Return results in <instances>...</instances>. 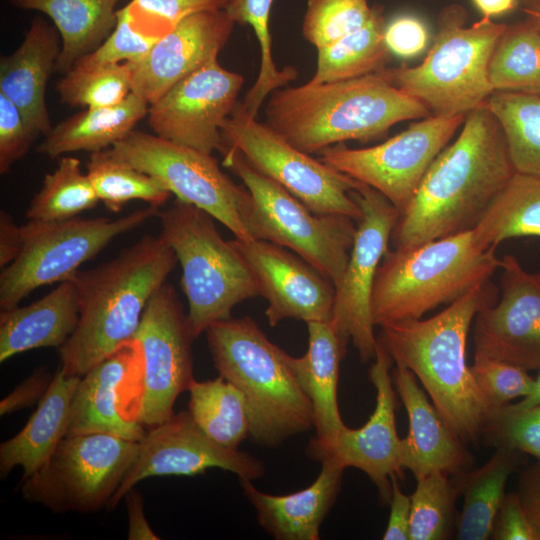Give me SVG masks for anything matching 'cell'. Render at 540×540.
<instances>
[{"label":"cell","instance_id":"obj_1","mask_svg":"<svg viewBox=\"0 0 540 540\" xmlns=\"http://www.w3.org/2000/svg\"><path fill=\"white\" fill-rule=\"evenodd\" d=\"M515 172L503 129L485 102L466 114L460 134L438 154L399 215L394 249L473 229Z\"/></svg>","mask_w":540,"mask_h":540},{"label":"cell","instance_id":"obj_2","mask_svg":"<svg viewBox=\"0 0 540 540\" xmlns=\"http://www.w3.org/2000/svg\"><path fill=\"white\" fill-rule=\"evenodd\" d=\"M495 300L487 282L430 318L380 326L378 339L393 362L412 371L444 422L465 443L482 440L494 413L467 365L466 346L477 313Z\"/></svg>","mask_w":540,"mask_h":540},{"label":"cell","instance_id":"obj_3","mask_svg":"<svg viewBox=\"0 0 540 540\" xmlns=\"http://www.w3.org/2000/svg\"><path fill=\"white\" fill-rule=\"evenodd\" d=\"M177 257L161 236L145 235L115 258L72 277L79 302L74 333L58 348L60 367L82 377L134 338L153 294Z\"/></svg>","mask_w":540,"mask_h":540},{"label":"cell","instance_id":"obj_4","mask_svg":"<svg viewBox=\"0 0 540 540\" xmlns=\"http://www.w3.org/2000/svg\"><path fill=\"white\" fill-rule=\"evenodd\" d=\"M265 114L267 125L309 154L377 138L399 122L432 115L399 89L385 68L348 80L279 88L270 94Z\"/></svg>","mask_w":540,"mask_h":540},{"label":"cell","instance_id":"obj_5","mask_svg":"<svg viewBox=\"0 0 540 540\" xmlns=\"http://www.w3.org/2000/svg\"><path fill=\"white\" fill-rule=\"evenodd\" d=\"M219 375L245 396L250 435L275 448L314 427L311 401L297 382L288 355L248 316L228 317L205 331Z\"/></svg>","mask_w":540,"mask_h":540},{"label":"cell","instance_id":"obj_6","mask_svg":"<svg viewBox=\"0 0 540 540\" xmlns=\"http://www.w3.org/2000/svg\"><path fill=\"white\" fill-rule=\"evenodd\" d=\"M496 248H485L473 230L408 249L388 251L373 285L371 311L376 326L420 319L489 282L500 268Z\"/></svg>","mask_w":540,"mask_h":540},{"label":"cell","instance_id":"obj_7","mask_svg":"<svg viewBox=\"0 0 540 540\" xmlns=\"http://www.w3.org/2000/svg\"><path fill=\"white\" fill-rule=\"evenodd\" d=\"M157 217L160 234L182 268L181 286L193 340L212 323L230 317L234 306L260 295L251 267L232 240L221 236L211 215L176 198Z\"/></svg>","mask_w":540,"mask_h":540},{"label":"cell","instance_id":"obj_8","mask_svg":"<svg viewBox=\"0 0 540 540\" xmlns=\"http://www.w3.org/2000/svg\"><path fill=\"white\" fill-rule=\"evenodd\" d=\"M460 4L441 9L433 45L417 66L385 69L403 92L424 104L432 115H466L494 92L488 77L493 48L506 24L483 17L467 26Z\"/></svg>","mask_w":540,"mask_h":540},{"label":"cell","instance_id":"obj_9","mask_svg":"<svg viewBox=\"0 0 540 540\" xmlns=\"http://www.w3.org/2000/svg\"><path fill=\"white\" fill-rule=\"evenodd\" d=\"M223 165L235 173L252 197L247 228L253 239L295 252L336 287L346 269L356 227L338 214H316L284 187L259 172L243 154L224 144Z\"/></svg>","mask_w":540,"mask_h":540},{"label":"cell","instance_id":"obj_10","mask_svg":"<svg viewBox=\"0 0 540 540\" xmlns=\"http://www.w3.org/2000/svg\"><path fill=\"white\" fill-rule=\"evenodd\" d=\"M158 212L159 208L149 206L117 219L29 220L21 225L20 253L0 274L1 310L18 306L41 286L72 279L84 262L113 239L139 227Z\"/></svg>","mask_w":540,"mask_h":540},{"label":"cell","instance_id":"obj_11","mask_svg":"<svg viewBox=\"0 0 540 540\" xmlns=\"http://www.w3.org/2000/svg\"><path fill=\"white\" fill-rule=\"evenodd\" d=\"M138 447L105 433L65 436L44 466L22 480L21 495L54 513L96 512L108 506Z\"/></svg>","mask_w":540,"mask_h":540},{"label":"cell","instance_id":"obj_12","mask_svg":"<svg viewBox=\"0 0 540 540\" xmlns=\"http://www.w3.org/2000/svg\"><path fill=\"white\" fill-rule=\"evenodd\" d=\"M114 155L158 180L177 199L207 212L242 241L252 197L223 173L212 154L132 130L111 148Z\"/></svg>","mask_w":540,"mask_h":540},{"label":"cell","instance_id":"obj_13","mask_svg":"<svg viewBox=\"0 0 540 540\" xmlns=\"http://www.w3.org/2000/svg\"><path fill=\"white\" fill-rule=\"evenodd\" d=\"M225 145L240 151L259 172L271 178L316 214H338L357 222L361 208L350 191L354 179L293 146L238 102L221 127Z\"/></svg>","mask_w":540,"mask_h":540},{"label":"cell","instance_id":"obj_14","mask_svg":"<svg viewBox=\"0 0 540 540\" xmlns=\"http://www.w3.org/2000/svg\"><path fill=\"white\" fill-rule=\"evenodd\" d=\"M142 353V370L132 407L144 427H154L173 414L177 397L194 380L187 314L175 289L163 284L150 298L134 335Z\"/></svg>","mask_w":540,"mask_h":540},{"label":"cell","instance_id":"obj_15","mask_svg":"<svg viewBox=\"0 0 540 540\" xmlns=\"http://www.w3.org/2000/svg\"><path fill=\"white\" fill-rule=\"evenodd\" d=\"M465 117L430 115L372 147L352 149L341 143L327 147L320 151V160L380 192L400 215Z\"/></svg>","mask_w":540,"mask_h":540},{"label":"cell","instance_id":"obj_16","mask_svg":"<svg viewBox=\"0 0 540 540\" xmlns=\"http://www.w3.org/2000/svg\"><path fill=\"white\" fill-rule=\"evenodd\" d=\"M350 194L362 215L346 269L335 287L330 323L345 341H352L360 359L366 362L374 358L378 344L371 311L373 285L399 212L380 192L355 179Z\"/></svg>","mask_w":540,"mask_h":540},{"label":"cell","instance_id":"obj_17","mask_svg":"<svg viewBox=\"0 0 540 540\" xmlns=\"http://www.w3.org/2000/svg\"><path fill=\"white\" fill-rule=\"evenodd\" d=\"M243 82L241 74L213 59L149 104V126L175 144L207 154L221 151V127L238 104Z\"/></svg>","mask_w":540,"mask_h":540},{"label":"cell","instance_id":"obj_18","mask_svg":"<svg viewBox=\"0 0 540 540\" xmlns=\"http://www.w3.org/2000/svg\"><path fill=\"white\" fill-rule=\"evenodd\" d=\"M209 468H220L239 479L256 480L265 473L264 464L247 452L224 447L209 438L189 411L173 414L149 428L139 442L136 458L112 497V510L140 481L153 476H193Z\"/></svg>","mask_w":540,"mask_h":540},{"label":"cell","instance_id":"obj_19","mask_svg":"<svg viewBox=\"0 0 540 540\" xmlns=\"http://www.w3.org/2000/svg\"><path fill=\"white\" fill-rule=\"evenodd\" d=\"M499 299L474 319L475 356L540 370V273L527 272L512 255L501 259Z\"/></svg>","mask_w":540,"mask_h":540},{"label":"cell","instance_id":"obj_20","mask_svg":"<svg viewBox=\"0 0 540 540\" xmlns=\"http://www.w3.org/2000/svg\"><path fill=\"white\" fill-rule=\"evenodd\" d=\"M393 360L378 339L369 377L376 390V405L368 421L360 428L347 426L336 440L322 448L307 450L320 462L332 459L344 468L363 471L376 485L383 504L391 497V477L403 476L400 442L395 423L396 398L390 375Z\"/></svg>","mask_w":540,"mask_h":540},{"label":"cell","instance_id":"obj_21","mask_svg":"<svg viewBox=\"0 0 540 540\" xmlns=\"http://www.w3.org/2000/svg\"><path fill=\"white\" fill-rule=\"evenodd\" d=\"M142 370L133 338L85 373L71 402L65 436L105 433L140 442L146 431L132 415Z\"/></svg>","mask_w":540,"mask_h":540},{"label":"cell","instance_id":"obj_22","mask_svg":"<svg viewBox=\"0 0 540 540\" xmlns=\"http://www.w3.org/2000/svg\"><path fill=\"white\" fill-rule=\"evenodd\" d=\"M232 243L254 272L268 306V323L285 319L330 322L335 286L316 268L284 247L260 239Z\"/></svg>","mask_w":540,"mask_h":540},{"label":"cell","instance_id":"obj_23","mask_svg":"<svg viewBox=\"0 0 540 540\" xmlns=\"http://www.w3.org/2000/svg\"><path fill=\"white\" fill-rule=\"evenodd\" d=\"M235 24L225 10L182 19L141 61L126 62L131 70V92L148 104L155 102L177 82L216 59Z\"/></svg>","mask_w":540,"mask_h":540},{"label":"cell","instance_id":"obj_24","mask_svg":"<svg viewBox=\"0 0 540 540\" xmlns=\"http://www.w3.org/2000/svg\"><path fill=\"white\" fill-rule=\"evenodd\" d=\"M395 364L392 379L409 419L408 434L400 442L402 467L416 479L433 472L454 476L468 470L473 458L466 443L447 426L412 371Z\"/></svg>","mask_w":540,"mask_h":540},{"label":"cell","instance_id":"obj_25","mask_svg":"<svg viewBox=\"0 0 540 540\" xmlns=\"http://www.w3.org/2000/svg\"><path fill=\"white\" fill-rule=\"evenodd\" d=\"M318 477L308 487L286 495L258 490L239 479L246 499L256 511L259 525L276 540H318L320 526L341 489L346 468L332 459L321 462Z\"/></svg>","mask_w":540,"mask_h":540},{"label":"cell","instance_id":"obj_26","mask_svg":"<svg viewBox=\"0 0 540 540\" xmlns=\"http://www.w3.org/2000/svg\"><path fill=\"white\" fill-rule=\"evenodd\" d=\"M59 35L56 27L35 17L20 46L0 60V93L19 108L33 130L44 136L53 127L45 93L61 50Z\"/></svg>","mask_w":540,"mask_h":540},{"label":"cell","instance_id":"obj_27","mask_svg":"<svg viewBox=\"0 0 540 540\" xmlns=\"http://www.w3.org/2000/svg\"><path fill=\"white\" fill-rule=\"evenodd\" d=\"M308 347L301 357L288 355L289 366L311 401L316 436L307 450L332 444L346 427L338 407L337 386L345 341L330 322H308Z\"/></svg>","mask_w":540,"mask_h":540},{"label":"cell","instance_id":"obj_28","mask_svg":"<svg viewBox=\"0 0 540 540\" xmlns=\"http://www.w3.org/2000/svg\"><path fill=\"white\" fill-rule=\"evenodd\" d=\"M79 322V302L72 279L23 307L1 310L0 362L41 347H61Z\"/></svg>","mask_w":540,"mask_h":540},{"label":"cell","instance_id":"obj_29","mask_svg":"<svg viewBox=\"0 0 540 540\" xmlns=\"http://www.w3.org/2000/svg\"><path fill=\"white\" fill-rule=\"evenodd\" d=\"M81 377L61 367L38 402L24 428L0 445V474L5 478L17 466L22 480L41 469L66 435L71 402Z\"/></svg>","mask_w":540,"mask_h":540},{"label":"cell","instance_id":"obj_30","mask_svg":"<svg viewBox=\"0 0 540 540\" xmlns=\"http://www.w3.org/2000/svg\"><path fill=\"white\" fill-rule=\"evenodd\" d=\"M148 107L145 100L131 92L117 105L86 108L53 126L37 152L55 159L66 153L111 148L147 115Z\"/></svg>","mask_w":540,"mask_h":540},{"label":"cell","instance_id":"obj_31","mask_svg":"<svg viewBox=\"0 0 540 540\" xmlns=\"http://www.w3.org/2000/svg\"><path fill=\"white\" fill-rule=\"evenodd\" d=\"M21 9L48 15L61 37L56 69L67 73L83 56L95 50L117 24L119 0H9Z\"/></svg>","mask_w":540,"mask_h":540},{"label":"cell","instance_id":"obj_32","mask_svg":"<svg viewBox=\"0 0 540 540\" xmlns=\"http://www.w3.org/2000/svg\"><path fill=\"white\" fill-rule=\"evenodd\" d=\"M522 452L496 447L490 459L472 471L454 475L464 496L457 518V539L486 540L491 537L495 517L505 495L508 478L522 463Z\"/></svg>","mask_w":540,"mask_h":540},{"label":"cell","instance_id":"obj_33","mask_svg":"<svg viewBox=\"0 0 540 540\" xmlns=\"http://www.w3.org/2000/svg\"><path fill=\"white\" fill-rule=\"evenodd\" d=\"M472 230L485 248L511 238L540 237V177L516 171Z\"/></svg>","mask_w":540,"mask_h":540},{"label":"cell","instance_id":"obj_34","mask_svg":"<svg viewBox=\"0 0 540 540\" xmlns=\"http://www.w3.org/2000/svg\"><path fill=\"white\" fill-rule=\"evenodd\" d=\"M381 5L373 6L370 20L359 30L317 49V67L311 84L353 79L384 69L389 56Z\"/></svg>","mask_w":540,"mask_h":540},{"label":"cell","instance_id":"obj_35","mask_svg":"<svg viewBox=\"0 0 540 540\" xmlns=\"http://www.w3.org/2000/svg\"><path fill=\"white\" fill-rule=\"evenodd\" d=\"M188 411L197 426L216 443L232 449L250 434L244 394L222 376L197 381L188 388Z\"/></svg>","mask_w":540,"mask_h":540},{"label":"cell","instance_id":"obj_36","mask_svg":"<svg viewBox=\"0 0 540 540\" xmlns=\"http://www.w3.org/2000/svg\"><path fill=\"white\" fill-rule=\"evenodd\" d=\"M488 77L494 92L540 95V30L531 19L506 26L493 48Z\"/></svg>","mask_w":540,"mask_h":540},{"label":"cell","instance_id":"obj_37","mask_svg":"<svg viewBox=\"0 0 540 540\" xmlns=\"http://www.w3.org/2000/svg\"><path fill=\"white\" fill-rule=\"evenodd\" d=\"M486 105L503 129L515 170L540 177V95L495 91Z\"/></svg>","mask_w":540,"mask_h":540},{"label":"cell","instance_id":"obj_38","mask_svg":"<svg viewBox=\"0 0 540 540\" xmlns=\"http://www.w3.org/2000/svg\"><path fill=\"white\" fill-rule=\"evenodd\" d=\"M87 175L99 200L115 213L131 200L159 208L171 195L158 180L120 159L110 148L90 155Z\"/></svg>","mask_w":540,"mask_h":540},{"label":"cell","instance_id":"obj_39","mask_svg":"<svg viewBox=\"0 0 540 540\" xmlns=\"http://www.w3.org/2000/svg\"><path fill=\"white\" fill-rule=\"evenodd\" d=\"M98 201L89 176L81 170L79 159L62 156L57 168L45 175L40 190L27 208L26 217L40 222L65 221L94 208Z\"/></svg>","mask_w":540,"mask_h":540},{"label":"cell","instance_id":"obj_40","mask_svg":"<svg viewBox=\"0 0 540 540\" xmlns=\"http://www.w3.org/2000/svg\"><path fill=\"white\" fill-rule=\"evenodd\" d=\"M411 497L410 540L449 538L460 490L449 475L433 472L416 479Z\"/></svg>","mask_w":540,"mask_h":540},{"label":"cell","instance_id":"obj_41","mask_svg":"<svg viewBox=\"0 0 540 540\" xmlns=\"http://www.w3.org/2000/svg\"><path fill=\"white\" fill-rule=\"evenodd\" d=\"M56 90L61 102L73 107L114 106L131 93V70L126 62L93 68L72 67L59 80Z\"/></svg>","mask_w":540,"mask_h":540},{"label":"cell","instance_id":"obj_42","mask_svg":"<svg viewBox=\"0 0 540 540\" xmlns=\"http://www.w3.org/2000/svg\"><path fill=\"white\" fill-rule=\"evenodd\" d=\"M372 13L368 0H307L302 33L319 49L361 29Z\"/></svg>","mask_w":540,"mask_h":540},{"label":"cell","instance_id":"obj_43","mask_svg":"<svg viewBox=\"0 0 540 540\" xmlns=\"http://www.w3.org/2000/svg\"><path fill=\"white\" fill-rule=\"evenodd\" d=\"M231 0H132L124 8L137 32L161 38L193 14L225 10Z\"/></svg>","mask_w":540,"mask_h":540},{"label":"cell","instance_id":"obj_44","mask_svg":"<svg viewBox=\"0 0 540 540\" xmlns=\"http://www.w3.org/2000/svg\"><path fill=\"white\" fill-rule=\"evenodd\" d=\"M485 444L507 447L540 461V404L521 411L493 413L482 436Z\"/></svg>","mask_w":540,"mask_h":540},{"label":"cell","instance_id":"obj_45","mask_svg":"<svg viewBox=\"0 0 540 540\" xmlns=\"http://www.w3.org/2000/svg\"><path fill=\"white\" fill-rule=\"evenodd\" d=\"M470 369L494 412L512 400L528 395L535 381L523 368L481 356H474Z\"/></svg>","mask_w":540,"mask_h":540},{"label":"cell","instance_id":"obj_46","mask_svg":"<svg viewBox=\"0 0 540 540\" xmlns=\"http://www.w3.org/2000/svg\"><path fill=\"white\" fill-rule=\"evenodd\" d=\"M159 38L145 36L130 25L124 8L117 12V24L109 36L92 52L80 58L73 67L93 68L122 61L137 63Z\"/></svg>","mask_w":540,"mask_h":540},{"label":"cell","instance_id":"obj_47","mask_svg":"<svg viewBox=\"0 0 540 540\" xmlns=\"http://www.w3.org/2000/svg\"><path fill=\"white\" fill-rule=\"evenodd\" d=\"M39 134L26 122L19 108L0 93V173L6 174L12 165L29 150Z\"/></svg>","mask_w":540,"mask_h":540},{"label":"cell","instance_id":"obj_48","mask_svg":"<svg viewBox=\"0 0 540 540\" xmlns=\"http://www.w3.org/2000/svg\"><path fill=\"white\" fill-rule=\"evenodd\" d=\"M385 42L389 51L402 58L421 53L428 42L425 24L417 17L398 16L385 27Z\"/></svg>","mask_w":540,"mask_h":540},{"label":"cell","instance_id":"obj_49","mask_svg":"<svg viewBox=\"0 0 540 540\" xmlns=\"http://www.w3.org/2000/svg\"><path fill=\"white\" fill-rule=\"evenodd\" d=\"M491 538L495 540H537L517 492L504 495L495 517Z\"/></svg>","mask_w":540,"mask_h":540},{"label":"cell","instance_id":"obj_50","mask_svg":"<svg viewBox=\"0 0 540 540\" xmlns=\"http://www.w3.org/2000/svg\"><path fill=\"white\" fill-rule=\"evenodd\" d=\"M51 380H49L45 370L35 372L1 400L0 415L4 416L39 402L46 393Z\"/></svg>","mask_w":540,"mask_h":540},{"label":"cell","instance_id":"obj_51","mask_svg":"<svg viewBox=\"0 0 540 540\" xmlns=\"http://www.w3.org/2000/svg\"><path fill=\"white\" fill-rule=\"evenodd\" d=\"M390 514L384 540H410L411 497L404 494L399 486L398 477H391Z\"/></svg>","mask_w":540,"mask_h":540},{"label":"cell","instance_id":"obj_52","mask_svg":"<svg viewBox=\"0 0 540 540\" xmlns=\"http://www.w3.org/2000/svg\"><path fill=\"white\" fill-rule=\"evenodd\" d=\"M516 492L537 540H540V461L521 471Z\"/></svg>","mask_w":540,"mask_h":540},{"label":"cell","instance_id":"obj_53","mask_svg":"<svg viewBox=\"0 0 540 540\" xmlns=\"http://www.w3.org/2000/svg\"><path fill=\"white\" fill-rule=\"evenodd\" d=\"M23 244L21 225L16 224L12 216L0 212V266L6 267L15 260Z\"/></svg>","mask_w":540,"mask_h":540},{"label":"cell","instance_id":"obj_54","mask_svg":"<svg viewBox=\"0 0 540 540\" xmlns=\"http://www.w3.org/2000/svg\"><path fill=\"white\" fill-rule=\"evenodd\" d=\"M128 510V539L130 540H157L160 539L151 529L143 509V499L135 491H130L126 496Z\"/></svg>","mask_w":540,"mask_h":540},{"label":"cell","instance_id":"obj_55","mask_svg":"<svg viewBox=\"0 0 540 540\" xmlns=\"http://www.w3.org/2000/svg\"><path fill=\"white\" fill-rule=\"evenodd\" d=\"M472 2L483 17L489 18L508 13L518 4V0H472Z\"/></svg>","mask_w":540,"mask_h":540},{"label":"cell","instance_id":"obj_56","mask_svg":"<svg viewBox=\"0 0 540 540\" xmlns=\"http://www.w3.org/2000/svg\"><path fill=\"white\" fill-rule=\"evenodd\" d=\"M540 404V370L534 385L528 395L515 404H507L502 409L507 411H521Z\"/></svg>","mask_w":540,"mask_h":540},{"label":"cell","instance_id":"obj_57","mask_svg":"<svg viewBox=\"0 0 540 540\" xmlns=\"http://www.w3.org/2000/svg\"><path fill=\"white\" fill-rule=\"evenodd\" d=\"M523 11L540 30V0H523Z\"/></svg>","mask_w":540,"mask_h":540}]
</instances>
